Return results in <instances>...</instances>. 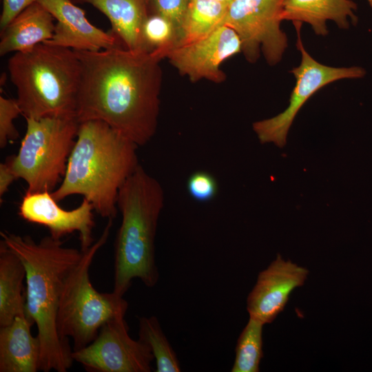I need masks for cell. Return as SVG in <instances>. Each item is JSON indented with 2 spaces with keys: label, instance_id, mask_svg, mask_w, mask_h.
Wrapping results in <instances>:
<instances>
[{
  "label": "cell",
  "instance_id": "obj_22",
  "mask_svg": "<svg viewBox=\"0 0 372 372\" xmlns=\"http://www.w3.org/2000/svg\"><path fill=\"white\" fill-rule=\"evenodd\" d=\"M142 37L145 51L161 61L178 45L180 31L167 18L149 14L143 26Z\"/></svg>",
  "mask_w": 372,
  "mask_h": 372
},
{
  "label": "cell",
  "instance_id": "obj_2",
  "mask_svg": "<svg viewBox=\"0 0 372 372\" xmlns=\"http://www.w3.org/2000/svg\"><path fill=\"white\" fill-rule=\"evenodd\" d=\"M1 240L25 269V316L36 324L41 342L40 371L66 372L72 365L68 341L57 331L56 316L65 280L83 251L63 246L50 235L36 242L30 236L1 231Z\"/></svg>",
  "mask_w": 372,
  "mask_h": 372
},
{
  "label": "cell",
  "instance_id": "obj_29",
  "mask_svg": "<svg viewBox=\"0 0 372 372\" xmlns=\"http://www.w3.org/2000/svg\"><path fill=\"white\" fill-rule=\"evenodd\" d=\"M216 1H220L226 5H228L232 0H216Z\"/></svg>",
  "mask_w": 372,
  "mask_h": 372
},
{
  "label": "cell",
  "instance_id": "obj_16",
  "mask_svg": "<svg viewBox=\"0 0 372 372\" xmlns=\"http://www.w3.org/2000/svg\"><path fill=\"white\" fill-rule=\"evenodd\" d=\"M54 20L40 2L31 4L1 30L0 55L25 52L47 42L54 34Z\"/></svg>",
  "mask_w": 372,
  "mask_h": 372
},
{
  "label": "cell",
  "instance_id": "obj_24",
  "mask_svg": "<svg viewBox=\"0 0 372 372\" xmlns=\"http://www.w3.org/2000/svg\"><path fill=\"white\" fill-rule=\"evenodd\" d=\"M218 188V183L215 176L203 170L194 172L187 180L188 194L199 203L211 201L217 196Z\"/></svg>",
  "mask_w": 372,
  "mask_h": 372
},
{
  "label": "cell",
  "instance_id": "obj_11",
  "mask_svg": "<svg viewBox=\"0 0 372 372\" xmlns=\"http://www.w3.org/2000/svg\"><path fill=\"white\" fill-rule=\"evenodd\" d=\"M241 51L237 33L223 25L203 38L177 45L167 58L180 74L192 82L206 79L220 83L226 79L221 64Z\"/></svg>",
  "mask_w": 372,
  "mask_h": 372
},
{
  "label": "cell",
  "instance_id": "obj_30",
  "mask_svg": "<svg viewBox=\"0 0 372 372\" xmlns=\"http://www.w3.org/2000/svg\"><path fill=\"white\" fill-rule=\"evenodd\" d=\"M71 1H73V2L83 3V0H71Z\"/></svg>",
  "mask_w": 372,
  "mask_h": 372
},
{
  "label": "cell",
  "instance_id": "obj_23",
  "mask_svg": "<svg viewBox=\"0 0 372 372\" xmlns=\"http://www.w3.org/2000/svg\"><path fill=\"white\" fill-rule=\"evenodd\" d=\"M265 324L250 318L240 333L236 346L231 372H258L263 357L262 328Z\"/></svg>",
  "mask_w": 372,
  "mask_h": 372
},
{
  "label": "cell",
  "instance_id": "obj_10",
  "mask_svg": "<svg viewBox=\"0 0 372 372\" xmlns=\"http://www.w3.org/2000/svg\"><path fill=\"white\" fill-rule=\"evenodd\" d=\"M72 357L88 372H150L154 360L148 346L130 336L125 316L105 322L96 338Z\"/></svg>",
  "mask_w": 372,
  "mask_h": 372
},
{
  "label": "cell",
  "instance_id": "obj_21",
  "mask_svg": "<svg viewBox=\"0 0 372 372\" xmlns=\"http://www.w3.org/2000/svg\"><path fill=\"white\" fill-rule=\"evenodd\" d=\"M138 340L150 349L156 362L155 371H181L176 353L162 330L156 317L139 318Z\"/></svg>",
  "mask_w": 372,
  "mask_h": 372
},
{
  "label": "cell",
  "instance_id": "obj_18",
  "mask_svg": "<svg viewBox=\"0 0 372 372\" xmlns=\"http://www.w3.org/2000/svg\"><path fill=\"white\" fill-rule=\"evenodd\" d=\"M110 20L112 31L124 47L134 52H145L142 32L149 13V0H83Z\"/></svg>",
  "mask_w": 372,
  "mask_h": 372
},
{
  "label": "cell",
  "instance_id": "obj_12",
  "mask_svg": "<svg viewBox=\"0 0 372 372\" xmlns=\"http://www.w3.org/2000/svg\"><path fill=\"white\" fill-rule=\"evenodd\" d=\"M94 207L85 198L72 210L61 207L51 192H25L19 207V216L23 220L47 227L56 239L78 232L81 250L87 249L94 242L95 226Z\"/></svg>",
  "mask_w": 372,
  "mask_h": 372
},
{
  "label": "cell",
  "instance_id": "obj_31",
  "mask_svg": "<svg viewBox=\"0 0 372 372\" xmlns=\"http://www.w3.org/2000/svg\"><path fill=\"white\" fill-rule=\"evenodd\" d=\"M369 4L372 7V0H367Z\"/></svg>",
  "mask_w": 372,
  "mask_h": 372
},
{
  "label": "cell",
  "instance_id": "obj_5",
  "mask_svg": "<svg viewBox=\"0 0 372 372\" xmlns=\"http://www.w3.org/2000/svg\"><path fill=\"white\" fill-rule=\"evenodd\" d=\"M8 70L25 118H76L81 66L74 50L40 43L14 53Z\"/></svg>",
  "mask_w": 372,
  "mask_h": 372
},
{
  "label": "cell",
  "instance_id": "obj_1",
  "mask_svg": "<svg viewBox=\"0 0 372 372\" xmlns=\"http://www.w3.org/2000/svg\"><path fill=\"white\" fill-rule=\"evenodd\" d=\"M75 52L81 66L78 121H103L138 147L150 141L160 112L161 61L124 46Z\"/></svg>",
  "mask_w": 372,
  "mask_h": 372
},
{
  "label": "cell",
  "instance_id": "obj_19",
  "mask_svg": "<svg viewBox=\"0 0 372 372\" xmlns=\"http://www.w3.org/2000/svg\"><path fill=\"white\" fill-rule=\"evenodd\" d=\"M25 269L19 257L0 241V327L25 315Z\"/></svg>",
  "mask_w": 372,
  "mask_h": 372
},
{
  "label": "cell",
  "instance_id": "obj_26",
  "mask_svg": "<svg viewBox=\"0 0 372 372\" xmlns=\"http://www.w3.org/2000/svg\"><path fill=\"white\" fill-rule=\"evenodd\" d=\"M190 0H149V13L162 15L180 31Z\"/></svg>",
  "mask_w": 372,
  "mask_h": 372
},
{
  "label": "cell",
  "instance_id": "obj_7",
  "mask_svg": "<svg viewBox=\"0 0 372 372\" xmlns=\"http://www.w3.org/2000/svg\"><path fill=\"white\" fill-rule=\"evenodd\" d=\"M26 132L17 154L6 159L27 192H52L65 175L79 127L76 118H26Z\"/></svg>",
  "mask_w": 372,
  "mask_h": 372
},
{
  "label": "cell",
  "instance_id": "obj_15",
  "mask_svg": "<svg viewBox=\"0 0 372 372\" xmlns=\"http://www.w3.org/2000/svg\"><path fill=\"white\" fill-rule=\"evenodd\" d=\"M33 324L23 315L0 327V372L40 371L41 346L39 336L31 333Z\"/></svg>",
  "mask_w": 372,
  "mask_h": 372
},
{
  "label": "cell",
  "instance_id": "obj_8",
  "mask_svg": "<svg viewBox=\"0 0 372 372\" xmlns=\"http://www.w3.org/2000/svg\"><path fill=\"white\" fill-rule=\"evenodd\" d=\"M285 0H232L227 6L222 25L232 28L241 41L245 59L255 63L260 51L270 65L282 59L287 48L281 30Z\"/></svg>",
  "mask_w": 372,
  "mask_h": 372
},
{
  "label": "cell",
  "instance_id": "obj_28",
  "mask_svg": "<svg viewBox=\"0 0 372 372\" xmlns=\"http://www.w3.org/2000/svg\"><path fill=\"white\" fill-rule=\"evenodd\" d=\"M17 179L10 164L6 160L0 164V198L8 192L10 185Z\"/></svg>",
  "mask_w": 372,
  "mask_h": 372
},
{
  "label": "cell",
  "instance_id": "obj_9",
  "mask_svg": "<svg viewBox=\"0 0 372 372\" xmlns=\"http://www.w3.org/2000/svg\"><path fill=\"white\" fill-rule=\"evenodd\" d=\"M298 31L297 47L301 54L298 66L291 72L296 78V85L291 93L288 107L279 114L253 123V130L261 143H273L279 147L285 146L288 132L293 121L305 102L325 85L344 79H359L365 70L358 66L335 68L319 63L305 50Z\"/></svg>",
  "mask_w": 372,
  "mask_h": 372
},
{
  "label": "cell",
  "instance_id": "obj_13",
  "mask_svg": "<svg viewBox=\"0 0 372 372\" xmlns=\"http://www.w3.org/2000/svg\"><path fill=\"white\" fill-rule=\"evenodd\" d=\"M309 270L278 255L261 271L247 298L249 317L264 324L272 322L284 309L291 292L304 285Z\"/></svg>",
  "mask_w": 372,
  "mask_h": 372
},
{
  "label": "cell",
  "instance_id": "obj_20",
  "mask_svg": "<svg viewBox=\"0 0 372 372\" xmlns=\"http://www.w3.org/2000/svg\"><path fill=\"white\" fill-rule=\"evenodd\" d=\"M227 6L216 0H190L177 45L203 38L222 25Z\"/></svg>",
  "mask_w": 372,
  "mask_h": 372
},
{
  "label": "cell",
  "instance_id": "obj_27",
  "mask_svg": "<svg viewBox=\"0 0 372 372\" xmlns=\"http://www.w3.org/2000/svg\"><path fill=\"white\" fill-rule=\"evenodd\" d=\"M0 17L1 30L3 29L16 16L31 4L39 0H2Z\"/></svg>",
  "mask_w": 372,
  "mask_h": 372
},
{
  "label": "cell",
  "instance_id": "obj_3",
  "mask_svg": "<svg viewBox=\"0 0 372 372\" xmlns=\"http://www.w3.org/2000/svg\"><path fill=\"white\" fill-rule=\"evenodd\" d=\"M138 145L99 120L79 123L62 181L51 192L59 203L81 195L100 216L114 220L120 189L140 165Z\"/></svg>",
  "mask_w": 372,
  "mask_h": 372
},
{
  "label": "cell",
  "instance_id": "obj_4",
  "mask_svg": "<svg viewBox=\"0 0 372 372\" xmlns=\"http://www.w3.org/2000/svg\"><path fill=\"white\" fill-rule=\"evenodd\" d=\"M165 203L159 181L140 164L119 190L121 223L114 245L113 291L123 296L138 278L147 287L159 280L155 238Z\"/></svg>",
  "mask_w": 372,
  "mask_h": 372
},
{
  "label": "cell",
  "instance_id": "obj_25",
  "mask_svg": "<svg viewBox=\"0 0 372 372\" xmlns=\"http://www.w3.org/2000/svg\"><path fill=\"white\" fill-rule=\"evenodd\" d=\"M19 114L21 110L17 99H8L0 96V147L1 149L19 137V132L13 121Z\"/></svg>",
  "mask_w": 372,
  "mask_h": 372
},
{
  "label": "cell",
  "instance_id": "obj_14",
  "mask_svg": "<svg viewBox=\"0 0 372 372\" xmlns=\"http://www.w3.org/2000/svg\"><path fill=\"white\" fill-rule=\"evenodd\" d=\"M56 23L52 38L46 44L75 51H99L124 46L112 30L94 26L87 20L83 10L71 0H39Z\"/></svg>",
  "mask_w": 372,
  "mask_h": 372
},
{
  "label": "cell",
  "instance_id": "obj_17",
  "mask_svg": "<svg viewBox=\"0 0 372 372\" xmlns=\"http://www.w3.org/2000/svg\"><path fill=\"white\" fill-rule=\"evenodd\" d=\"M356 3L351 0H285L282 20L291 21L295 27L309 24L318 36L328 33L327 22L333 21L342 29L355 24Z\"/></svg>",
  "mask_w": 372,
  "mask_h": 372
},
{
  "label": "cell",
  "instance_id": "obj_6",
  "mask_svg": "<svg viewBox=\"0 0 372 372\" xmlns=\"http://www.w3.org/2000/svg\"><path fill=\"white\" fill-rule=\"evenodd\" d=\"M113 224L107 223L99 238L86 250L68 276L61 293L56 328L60 338L73 341V351L82 349L97 336L108 320L125 316L128 302L115 292L101 293L92 285L89 271L98 251L106 243Z\"/></svg>",
  "mask_w": 372,
  "mask_h": 372
}]
</instances>
